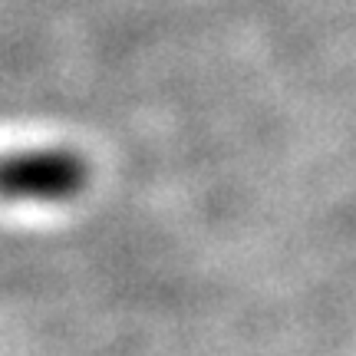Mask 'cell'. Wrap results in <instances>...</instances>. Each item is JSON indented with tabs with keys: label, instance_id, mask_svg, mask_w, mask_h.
Segmentation results:
<instances>
[{
	"label": "cell",
	"instance_id": "cell-1",
	"mask_svg": "<svg viewBox=\"0 0 356 356\" xmlns=\"http://www.w3.org/2000/svg\"><path fill=\"white\" fill-rule=\"evenodd\" d=\"M89 168L79 155L66 149L24 152L7 159L3 165V191L10 198H40V202H63L86 188Z\"/></svg>",
	"mask_w": 356,
	"mask_h": 356
}]
</instances>
